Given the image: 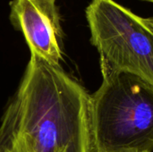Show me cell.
Masks as SVG:
<instances>
[{
  "instance_id": "cell-5",
  "label": "cell",
  "mask_w": 153,
  "mask_h": 152,
  "mask_svg": "<svg viewBox=\"0 0 153 152\" xmlns=\"http://www.w3.org/2000/svg\"><path fill=\"white\" fill-rule=\"evenodd\" d=\"M145 21H146V22L148 23V25L153 30V16H152V17H148V18H145Z\"/></svg>"
},
{
  "instance_id": "cell-4",
  "label": "cell",
  "mask_w": 153,
  "mask_h": 152,
  "mask_svg": "<svg viewBox=\"0 0 153 152\" xmlns=\"http://www.w3.org/2000/svg\"><path fill=\"white\" fill-rule=\"evenodd\" d=\"M56 0H13L10 22L22 31L30 55L60 65L64 31Z\"/></svg>"
},
{
  "instance_id": "cell-1",
  "label": "cell",
  "mask_w": 153,
  "mask_h": 152,
  "mask_svg": "<svg viewBox=\"0 0 153 152\" xmlns=\"http://www.w3.org/2000/svg\"><path fill=\"white\" fill-rule=\"evenodd\" d=\"M91 95L30 55L0 124V152H91Z\"/></svg>"
},
{
  "instance_id": "cell-6",
  "label": "cell",
  "mask_w": 153,
  "mask_h": 152,
  "mask_svg": "<svg viewBox=\"0 0 153 152\" xmlns=\"http://www.w3.org/2000/svg\"><path fill=\"white\" fill-rule=\"evenodd\" d=\"M142 1H145V2H150V3H152V4H153V0H142Z\"/></svg>"
},
{
  "instance_id": "cell-2",
  "label": "cell",
  "mask_w": 153,
  "mask_h": 152,
  "mask_svg": "<svg viewBox=\"0 0 153 152\" xmlns=\"http://www.w3.org/2000/svg\"><path fill=\"white\" fill-rule=\"evenodd\" d=\"M91 95V152H153V86L101 66Z\"/></svg>"
},
{
  "instance_id": "cell-3",
  "label": "cell",
  "mask_w": 153,
  "mask_h": 152,
  "mask_svg": "<svg viewBox=\"0 0 153 152\" xmlns=\"http://www.w3.org/2000/svg\"><path fill=\"white\" fill-rule=\"evenodd\" d=\"M85 15L100 65L153 86V30L145 18L115 0H91Z\"/></svg>"
}]
</instances>
